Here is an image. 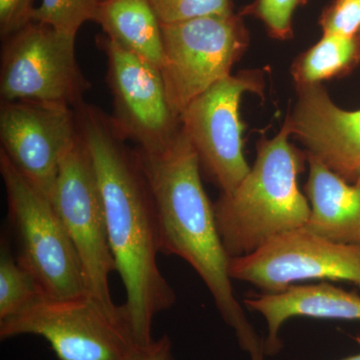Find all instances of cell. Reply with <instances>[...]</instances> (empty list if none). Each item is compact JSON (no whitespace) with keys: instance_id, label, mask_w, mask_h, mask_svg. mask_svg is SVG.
Returning a JSON list of instances; mask_svg holds the SVG:
<instances>
[{"instance_id":"6da1fadb","label":"cell","mask_w":360,"mask_h":360,"mask_svg":"<svg viewBox=\"0 0 360 360\" xmlns=\"http://www.w3.org/2000/svg\"><path fill=\"white\" fill-rule=\"evenodd\" d=\"M77 129L91 155L103 196L111 251L127 300L125 315L141 347L153 342L155 317L174 307L176 295L158 266L160 231L155 202L134 149L110 115L82 103Z\"/></svg>"},{"instance_id":"7a4b0ae2","label":"cell","mask_w":360,"mask_h":360,"mask_svg":"<svg viewBox=\"0 0 360 360\" xmlns=\"http://www.w3.org/2000/svg\"><path fill=\"white\" fill-rule=\"evenodd\" d=\"M155 202L160 253L191 265L210 290L217 309L251 360H264V341L234 295L231 257L217 229L213 203L202 186L198 155L180 129L160 153L134 149Z\"/></svg>"},{"instance_id":"3957f363","label":"cell","mask_w":360,"mask_h":360,"mask_svg":"<svg viewBox=\"0 0 360 360\" xmlns=\"http://www.w3.org/2000/svg\"><path fill=\"white\" fill-rule=\"evenodd\" d=\"M288 118L272 139L257 141L255 165L231 193L213 203L217 229L229 257L255 252L285 232L307 224L310 205L298 188L307 155L290 143Z\"/></svg>"},{"instance_id":"277c9868","label":"cell","mask_w":360,"mask_h":360,"mask_svg":"<svg viewBox=\"0 0 360 360\" xmlns=\"http://www.w3.org/2000/svg\"><path fill=\"white\" fill-rule=\"evenodd\" d=\"M25 335L44 338L59 360H125L142 348L123 307L110 311L87 295L53 298L40 293L0 321L1 340Z\"/></svg>"},{"instance_id":"5b68a950","label":"cell","mask_w":360,"mask_h":360,"mask_svg":"<svg viewBox=\"0 0 360 360\" xmlns=\"http://www.w3.org/2000/svg\"><path fill=\"white\" fill-rule=\"evenodd\" d=\"M0 174L16 236L18 264L32 274L42 295H86L77 250L51 198L32 186L2 151Z\"/></svg>"},{"instance_id":"8992f818","label":"cell","mask_w":360,"mask_h":360,"mask_svg":"<svg viewBox=\"0 0 360 360\" xmlns=\"http://www.w3.org/2000/svg\"><path fill=\"white\" fill-rule=\"evenodd\" d=\"M240 13L161 23L163 61L160 71L168 101L181 115L196 97L231 75L250 45Z\"/></svg>"},{"instance_id":"52a82bcc","label":"cell","mask_w":360,"mask_h":360,"mask_svg":"<svg viewBox=\"0 0 360 360\" xmlns=\"http://www.w3.org/2000/svg\"><path fill=\"white\" fill-rule=\"evenodd\" d=\"M1 101H35L75 108L91 87L78 65L77 35L32 21L4 39Z\"/></svg>"},{"instance_id":"ba28073f","label":"cell","mask_w":360,"mask_h":360,"mask_svg":"<svg viewBox=\"0 0 360 360\" xmlns=\"http://www.w3.org/2000/svg\"><path fill=\"white\" fill-rule=\"evenodd\" d=\"M77 250L85 293L110 311L117 312L111 298L110 277L116 271L111 251L103 196L91 155L78 132L59 165L51 195Z\"/></svg>"},{"instance_id":"9c48e42d","label":"cell","mask_w":360,"mask_h":360,"mask_svg":"<svg viewBox=\"0 0 360 360\" xmlns=\"http://www.w3.org/2000/svg\"><path fill=\"white\" fill-rule=\"evenodd\" d=\"M262 70H243L205 90L180 115L182 131L198 155L201 174L231 193L250 172L243 153L245 124L239 113L246 92L264 96Z\"/></svg>"},{"instance_id":"30bf717a","label":"cell","mask_w":360,"mask_h":360,"mask_svg":"<svg viewBox=\"0 0 360 360\" xmlns=\"http://www.w3.org/2000/svg\"><path fill=\"white\" fill-rule=\"evenodd\" d=\"M97 44L106 58L113 127L136 148L149 153L165 150L176 139L181 123L168 101L160 68L106 37Z\"/></svg>"},{"instance_id":"8fae6325","label":"cell","mask_w":360,"mask_h":360,"mask_svg":"<svg viewBox=\"0 0 360 360\" xmlns=\"http://www.w3.org/2000/svg\"><path fill=\"white\" fill-rule=\"evenodd\" d=\"M229 276L269 293L311 279L349 281L360 288V245L333 243L303 226L272 238L255 252L231 257Z\"/></svg>"},{"instance_id":"7c38bea8","label":"cell","mask_w":360,"mask_h":360,"mask_svg":"<svg viewBox=\"0 0 360 360\" xmlns=\"http://www.w3.org/2000/svg\"><path fill=\"white\" fill-rule=\"evenodd\" d=\"M78 135L75 108L35 101H1L0 151L45 195Z\"/></svg>"},{"instance_id":"4fadbf2b","label":"cell","mask_w":360,"mask_h":360,"mask_svg":"<svg viewBox=\"0 0 360 360\" xmlns=\"http://www.w3.org/2000/svg\"><path fill=\"white\" fill-rule=\"evenodd\" d=\"M295 89L297 101L286 117L291 135L307 155L354 184L360 177V110L338 108L321 84Z\"/></svg>"},{"instance_id":"5bb4252c","label":"cell","mask_w":360,"mask_h":360,"mask_svg":"<svg viewBox=\"0 0 360 360\" xmlns=\"http://www.w3.org/2000/svg\"><path fill=\"white\" fill-rule=\"evenodd\" d=\"M245 305L266 322L265 355L278 354L283 347L279 331L292 317L360 321V296L328 283L292 285L283 292L248 296Z\"/></svg>"},{"instance_id":"9a60e30c","label":"cell","mask_w":360,"mask_h":360,"mask_svg":"<svg viewBox=\"0 0 360 360\" xmlns=\"http://www.w3.org/2000/svg\"><path fill=\"white\" fill-rule=\"evenodd\" d=\"M307 162L310 214L305 229L333 243L360 245V177L349 184L314 156L307 155Z\"/></svg>"},{"instance_id":"2e32d148","label":"cell","mask_w":360,"mask_h":360,"mask_svg":"<svg viewBox=\"0 0 360 360\" xmlns=\"http://www.w3.org/2000/svg\"><path fill=\"white\" fill-rule=\"evenodd\" d=\"M106 37L146 63L161 68V23L149 0H103L94 20Z\"/></svg>"},{"instance_id":"e0dca14e","label":"cell","mask_w":360,"mask_h":360,"mask_svg":"<svg viewBox=\"0 0 360 360\" xmlns=\"http://www.w3.org/2000/svg\"><path fill=\"white\" fill-rule=\"evenodd\" d=\"M360 63V39L323 34L319 41L295 58L291 75L295 89L349 75Z\"/></svg>"},{"instance_id":"ac0fdd59","label":"cell","mask_w":360,"mask_h":360,"mask_svg":"<svg viewBox=\"0 0 360 360\" xmlns=\"http://www.w3.org/2000/svg\"><path fill=\"white\" fill-rule=\"evenodd\" d=\"M6 240L1 241L0 252V321L15 314L41 293L32 274L11 255Z\"/></svg>"},{"instance_id":"d6986e66","label":"cell","mask_w":360,"mask_h":360,"mask_svg":"<svg viewBox=\"0 0 360 360\" xmlns=\"http://www.w3.org/2000/svg\"><path fill=\"white\" fill-rule=\"evenodd\" d=\"M97 4L98 0H41L32 20L77 35L84 23L94 20Z\"/></svg>"},{"instance_id":"ffe728a7","label":"cell","mask_w":360,"mask_h":360,"mask_svg":"<svg viewBox=\"0 0 360 360\" xmlns=\"http://www.w3.org/2000/svg\"><path fill=\"white\" fill-rule=\"evenodd\" d=\"M307 0H255L245 7L240 14L252 15L264 22L272 39H292V18L298 6H304Z\"/></svg>"},{"instance_id":"44dd1931","label":"cell","mask_w":360,"mask_h":360,"mask_svg":"<svg viewBox=\"0 0 360 360\" xmlns=\"http://www.w3.org/2000/svg\"><path fill=\"white\" fill-rule=\"evenodd\" d=\"M160 23L180 22L233 13V0H149Z\"/></svg>"},{"instance_id":"7402d4cb","label":"cell","mask_w":360,"mask_h":360,"mask_svg":"<svg viewBox=\"0 0 360 360\" xmlns=\"http://www.w3.org/2000/svg\"><path fill=\"white\" fill-rule=\"evenodd\" d=\"M323 34L355 37L360 32V0H333L319 18Z\"/></svg>"},{"instance_id":"603a6c76","label":"cell","mask_w":360,"mask_h":360,"mask_svg":"<svg viewBox=\"0 0 360 360\" xmlns=\"http://www.w3.org/2000/svg\"><path fill=\"white\" fill-rule=\"evenodd\" d=\"M33 0H0V34L6 39L32 22Z\"/></svg>"},{"instance_id":"cb8c5ba5","label":"cell","mask_w":360,"mask_h":360,"mask_svg":"<svg viewBox=\"0 0 360 360\" xmlns=\"http://www.w3.org/2000/svg\"><path fill=\"white\" fill-rule=\"evenodd\" d=\"M125 360H175L172 340L167 335H162Z\"/></svg>"},{"instance_id":"d4e9b609","label":"cell","mask_w":360,"mask_h":360,"mask_svg":"<svg viewBox=\"0 0 360 360\" xmlns=\"http://www.w3.org/2000/svg\"><path fill=\"white\" fill-rule=\"evenodd\" d=\"M340 360H360V352L359 354L352 355V356H348L347 359H343Z\"/></svg>"},{"instance_id":"484cf974","label":"cell","mask_w":360,"mask_h":360,"mask_svg":"<svg viewBox=\"0 0 360 360\" xmlns=\"http://www.w3.org/2000/svg\"><path fill=\"white\" fill-rule=\"evenodd\" d=\"M357 37L360 39V32L359 33V35H357Z\"/></svg>"},{"instance_id":"4316f807","label":"cell","mask_w":360,"mask_h":360,"mask_svg":"<svg viewBox=\"0 0 360 360\" xmlns=\"http://www.w3.org/2000/svg\"><path fill=\"white\" fill-rule=\"evenodd\" d=\"M99 1H103V0H98V2H99Z\"/></svg>"}]
</instances>
